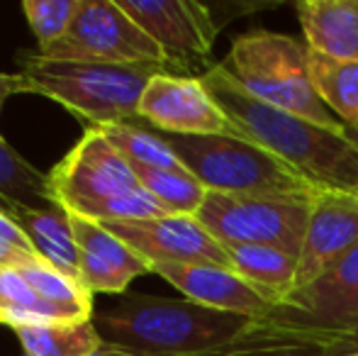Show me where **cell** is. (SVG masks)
I'll use <instances>...</instances> for the list:
<instances>
[{"mask_svg": "<svg viewBox=\"0 0 358 356\" xmlns=\"http://www.w3.org/2000/svg\"><path fill=\"white\" fill-rule=\"evenodd\" d=\"M346 356H358V354H346Z\"/></svg>", "mask_w": 358, "mask_h": 356, "instance_id": "4dcf8cb0", "label": "cell"}, {"mask_svg": "<svg viewBox=\"0 0 358 356\" xmlns=\"http://www.w3.org/2000/svg\"><path fill=\"white\" fill-rule=\"evenodd\" d=\"M122 242H127L149 264H217L231 269L224 244H220L198 218L166 215L139 222L105 225Z\"/></svg>", "mask_w": 358, "mask_h": 356, "instance_id": "7c38bea8", "label": "cell"}, {"mask_svg": "<svg viewBox=\"0 0 358 356\" xmlns=\"http://www.w3.org/2000/svg\"><path fill=\"white\" fill-rule=\"evenodd\" d=\"M32 259H37V254L24 237L22 227L15 222L13 215L0 210V269L22 266Z\"/></svg>", "mask_w": 358, "mask_h": 356, "instance_id": "484cf974", "label": "cell"}, {"mask_svg": "<svg viewBox=\"0 0 358 356\" xmlns=\"http://www.w3.org/2000/svg\"><path fill=\"white\" fill-rule=\"evenodd\" d=\"M356 129H358V127H356Z\"/></svg>", "mask_w": 358, "mask_h": 356, "instance_id": "d6a6232c", "label": "cell"}, {"mask_svg": "<svg viewBox=\"0 0 358 356\" xmlns=\"http://www.w3.org/2000/svg\"><path fill=\"white\" fill-rule=\"evenodd\" d=\"M105 347L132 356H205L229 349L251 318L205 308L188 298L124 293L95 310Z\"/></svg>", "mask_w": 358, "mask_h": 356, "instance_id": "7a4b0ae2", "label": "cell"}, {"mask_svg": "<svg viewBox=\"0 0 358 356\" xmlns=\"http://www.w3.org/2000/svg\"><path fill=\"white\" fill-rule=\"evenodd\" d=\"M17 269L24 276V280L32 285L34 293L49 308L57 310L64 322H88V320H93L95 315L93 295L83 288V283L78 278L62 273V271L49 266L39 257Z\"/></svg>", "mask_w": 358, "mask_h": 356, "instance_id": "d6986e66", "label": "cell"}, {"mask_svg": "<svg viewBox=\"0 0 358 356\" xmlns=\"http://www.w3.org/2000/svg\"><path fill=\"white\" fill-rule=\"evenodd\" d=\"M164 139L178 162L208 190L302 205H312L327 190L249 137L164 134Z\"/></svg>", "mask_w": 358, "mask_h": 356, "instance_id": "277c9868", "label": "cell"}, {"mask_svg": "<svg viewBox=\"0 0 358 356\" xmlns=\"http://www.w3.org/2000/svg\"><path fill=\"white\" fill-rule=\"evenodd\" d=\"M307 52V44L287 34L251 29L234 37L224 66L261 103L322 127L339 129L341 122L312 86Z\"/></svg>", "mask_w": 358, "mask_h": 356, "instance_id": "8992f818", "label": "cell"}, {"mask_svg": "<svg viewBox=\"0 0 358 356\" xmlns=\"http://www.w3.org/2000/svg\"><path fill=\"white\" fill-rule=\"evenodd\" d=\"M200 81L222 105L241 137L271 149L315 183L358 198V149L339 129L322 127L261 103L241 88L224 64H213Z\"/></svg>", "mask_w": 358, "mask_h": 356, "instance_id": "6da1fadb", "label": "cell"}, {"mask_svg": "<svg viewBox=\"0 0 358 356\" xmlns=\"http://www.w3.org/2000/svg\"><path fill=\"white\" fill-rule=\"evenodd\" d=\"M358 249V198L344 190H322L312 203L305 242L297 257L295 288L315 283Z\"/></svg>", "mask_w": 358, "mask_h": 356, "instance_id": "4fadbf2b", "label": "cell"}, {"mask_svg": "<svg viewBox=\"0 0 358 356\" xmlns=\"http://www.w3.org/2000/svg\"><path fill=\"white\" fill-rule=\"evenodd\" d=\"M205 356H315V354L300 352V349H246V352H239V349H222V352L205 354Z\"/></svg>", "mask_w": 358, "mask_h": 356, "instance_id": "f1b7e54d", "label": "cell"}, {"mask_svg": "<svg viewBox=\"0 0 358 356\" xmlns=\"http://www.w3.org/2000/svg\"><path fill=\"white\" fill-rule=\"evenodd\" d=\"M137 173L139 185L171 215H190L195 218L200 205L205 203L208 188L200 183L190 171L180 169H149V166H132Z\"/></svg>", "mask_w": 358, "mask_h": 356, "instance_id": "cb8c5ba5", "label": "cell"}, {"mask_svg": "<svg viewBox=\"0 0 358 356\" xmlns=\"http://www.w3.org/2000/svg\"><path fill=\"white\" fill-rule=\"evenodd\" d=\"M108 137V142L127 159L132 166H149V169H173L180 171L185 169L178 162L176 152L169 147L164 134L146 127L139 122H117L98 127ZM188 171V169H185Z\"/></svg>", "mask_w": 358, "mask_h": 356, "instance_id": "603a6c76", "label": "cell"}, {"mask_svg": "<svg viewBox=\"0 0 358 356\" xmlns=\"http://www.w3.org/2000/svg\"><path fill=\"white\" fill-rule=\"evenodd\" d=\"M142 122L164 134L241 137L200 76L188 73L159 71L151 78L139 103V124Z\"/></svg>", "mask_w": 358, "mask_h": 356, "instance_id": "8fae6325", "label": "cell"}, {"mask_svg": "<svg viewBox=\"0 0 358 356\" xmlns=\"http://www.w3.org/2000/svg\"><path fill=\"white\" fill-rule=\"evenodd\" d=\"M47 176L54 200L80 218H90L105 200L142 188L132 164L100 129H85L80 142Z\"/></svg>", "mask_w": 358, "mask_h": 356, "instance_id": "9c48e42d", "label": "cell"}, {"mask_svg": "<svg viewBox=\"0 0 358 356\" xmlns=\"http://www.w3.org/2000/svg\"><path fill=\"white\" fill-rule=\"evenodd\" d=\"M57 203L49 176L15 152L0 134V210L15 215L22 208H47Z\"/></svg>", "mask_w": 358, "mask_h": 356, "instance_id": "ffe728a7", "label": "cell"}, {"mask_svg": "<svg viewBox=\"0 0 358 356\" xmlns=\"http://www.w3.org/2000/svg\"><path fill=\"white\" fill-rule=\"evenodd\" d=\"M310 49V47H307ZM312 86L341 124L358 127V62H339L320 52H307Z\"/></svg>", "mask_w": 358, "mask_h": 356, "instance_id": "44dd1931", "label": "cell"}, {"mask_svg": "<svg viewBox=\"0 0 358 356\" xmlns=\"http://www.w3.org/2000/svg\"><path fill=\"white\" fill-rule=\"evenodd\" d=\"M295 10L312 52L358 62V0H302Z\"/></svg>", "mask_w": 358, "mask_h": 356, "instance_id": "2e32d148", "label": "cell"}, {"mask_svg": "<svg viewBox=\"0 0 358 356\" xmlns=\"http://www.w3.org/2000/svg\"><path fill=\"white\" fill-rule=\"evenodd\" d=\"M13 220L22 227L24 237L42 262L71 278H78L80 254L73 237L71 213L64 205L52 203L47 208H22L13 215Z\"/></svg>", "mask_w": 358, "mask_h": 356, "instance_id": "e0dca14e", "label": "cell"}, {"mask_svg": "<svg viewBox=\"0 0 358 356\" xmlns=\"http://www.w3.org/2000/svg\"><path fill=\"white\" fill-rule=\"evenodd\" d=\"M57 62L85 64H156L166 66L161 47L120 8L117 0H80L71 29L47 52H37Z\"/></svg>", "mask_w": 358, "mask_h": 356, "instance_id": "ba28073f", "label": "cell"}, {"mask_svg": "<svg viewBox=\"0 0 358 356\" xmlns=\"http://www.w3.org/2000/svg\"><path fill=\"white\" fill-rule=\"evenodd\" d=\"M358 327V249L329 273L295 290L264 318L251 320L229 349H300L310 352L327 337Z\"/></svg>", "mask_w": 358, "mask_h": 356, "instance_id": "5b68a950", "label": "cell"}, {"mask_svg": "<svg viewBox=\"0 0 358 356\" xmlns=\"http://www.w3.org/2000/svg\"><path fill=\"white\" fill-rule=\"evenodd\" d=\"M71 225L80 254L78 280L90 295H124L134 278L151 273V264L105 225L73 213Z\"/></svg>", "mask_w": 358, "mask_h": 356, "instance_id": "5bb4252c", "label": "cell"}, {"mask_svg": "<svg viewBox=\"0 0 358 356\" xmlns=\"http://www.w3.org/2000/svg\"><path fill=\"white\" fill-rule=\"evenodd\" d=\"M27 356H95L105 349L93 320L47 322L15 329Z\"/></svg>", "mask_w": 358, "mask_h": 356, "instance_id": "7402d4cb", "label": "cell"}, {"mask_svg": "<svg viewBox=\"0 0 358 356\" xmlns=\"http://www.w3.org/2000/svg\"><path fill=\"white\" fill-rule=\"evenodd\" d=\"M15 93H29V86L24 81L22 73H5L0 71V113L8 98H13Z\"/></svg>", "mask_w": 358, "mask_h": 356, "instance_id": "83f0119b", "label": "cell"}, {"mask_svg": "<svg viewBox=\"0 0 358 356\" xmlns=\"http://www.w3.org/2000/svg\"><path fill=\"white\" fill-rule=\"evenodd\" d=\"M22 356H27V354H22Z\"/></svg>", "mask_w": 358, "mask_h": 356, "instance_id": "1f68e13d", "label": "cell"}, {"mask_svg": "<svg viewBox=\"0 0 358 356\" xmlns=\"http://www.w3.org/2000/svg\"><path fill=\"white\" fill-rule=\"evenodd\" d=\"M120 8L154 39L171 73L210 69L220 24L213 10L195 0H117Z\"/></svg>", "mask_w": 358, "mask_h": 356, "instance_id": "30bf717a", "label": "cell"}, {"mask_svg": "<svg viewBox=\"0 0 358 356\" xmlns=\"http://www.w3.org/2000/svg\"><path fill=\"white\" fill-rule=\"evenodd\" d=\"M312 205L208 190L198 222L224 247L256 244L300 257Z\"/></svg>", "mask_w": 358, "mask_h": 356, "instance_id": "52a82bcc", "label": "cell"}, {"mask_svg": "<svg viewBox=\"0 0 358 356\" xmlns=\"http://www.w3.org/2000/svg\"><path fill=\"white\" fill-rule=\"evenodd\" d=\"M20 73L29 93L64 105L85 129L105 124L139 122L144 88L159 71L156 64H85L57 62L37 52H20Z\"/></svg>", "mask_w": 358, "mask_h": 356, "instance_id": "3957f363", "label": "cell"}, {"mask_svg": "<svg viewBox=\"0 0 358 356\" xmlns=\"http://www.w3.org/2000/svg\"><path fill=\"white\" fill-rule=\"evenodd\" d=\"M151 273L169 280L193 303L244 318H264L273 303L264 298L236 271L217 264H151Z\"/></svg>", "mask_w": 358, "mask_h": 356, "instance_id": "9a60e30c", "label": "cell"}, {"mask_svg": "<svg viewBox=\"0 0 358 356\" xmlns=\"http://www.w3.org/2000/svg\"><path fill=\"white\" fill-rule=\"evenodd\" d=\"M78 8L80 0H24L22 13L32 34L37 37V52H47L66 37Z\"/></svg>", "mask_w": 358, "mask_h": 356, "instance_id": "d4e9b609", "label": "cell"}, {"mask_svg": "<svg viewBox=\"0 0 358 356\" xmlns=\"http://www.w3.org/2000/svg\"><path fill=\"white\" fill-rule=\"evenodd\" d=\"M315 356H346V354H358V327L349 329V332L334 334L327 337L312 349Z\"/></svg>", "mask_w": 358, "mask_h": 356, "instance_id": "4316f807", "label": "cell"}, {"mask_svg": "<svg viewBox=\"0 0 358 356\" xmlns=\"http://www.w3.org/2000/svg\"><path fill=\"white\" fill-rule=\"evenodd\" d=\"M95 356H132V354H124V352H117V349H110V347H105L100 354H95Z\"/></svg>", "mask_w": 358, "mask_h": 356, "instance_id": "f546056e", "label": "cell"}, {"mask_svg": "<svg viewBox=\"0 0 358 356\" xmlns=\"http://www.w3.org/2000/svg\"><path fill=\"white\" fill-rule=\"evenodd\" d=\"M231 259V271L251 283L268 303L280 305L295 288L297 257L285 254L275 247H256V244H239L227 247Z\"/></svg>", "mask_w": 358, "mask_h": 356, "instance_id": "ac0fdd59", "label": "cell"}]
</instances>
